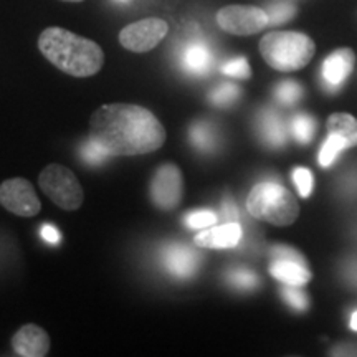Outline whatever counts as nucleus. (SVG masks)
Returning <instances> with one entry per match:
<instances>
[{
	"label": "nucleus",
	"mask_w": 357,
	"mask_h": 357,
	"mask_svg": "<svg viewBox=\"0 0 357 357\" xmlns=\"http://www.w3.org/2000/svg\"><path fill=\"white\" fill-rule=\"evenodd\" d=\"M185 223L187 227L190 229L200 230V229H207V227H212L217 223V215L212 211H199V212H192L185 217Z\"/></svg>",
	"instance_id": "nucleus-25"
},
{
	"label": "nucleus",
	"mask_w": 357,
	"mask_h": 357,
	"mask_svg": "<svg viewBox=\"0 0 357 357\" xmlns=\"http://www.w3.org/2000/svg\"><path fill=\"white\" fill-rule=\"evenodd\" d=\"M351 329L352 331H357V311L352 314V318H351Z\"/></svg>",
	"instance_id": "nucleus-32"
},
{
	"label": "nucleus",
	"mask_w": 357,
	"mask_h": 357,
	"mask_svg": "<svg viewBox=\"0 0 357 357\" xmlns=\"http://www.w3.org/2000/svg\"><path fill=\"white\" fill-rule=\"evenodd\" d=\"M182 63L189 71L195 75H205L211 70L212 55L211 50L202 43H194L185 48L184 56H182Z\"/></svg>",
	"instance_id": "nucleus-17"
},
{
	"label": "nucleus",
	"mask_w": 357,
	"mask_h": 357,
	"mask_svg": "<svg viewBox=\"0 0 357 357\" xmlns=\"http://www.w3.org/2000/svg\"><path fill=\"white\" fill-rule=\"evenodd\" d=\"M268 13V20H270V25H281L287 24L296 15V7L293 3H287V2H280L271 6L266 10Z\"/></svg>",
	"instance_id": "nucleus-22"
},
{
	"label": "nucleus",
	"mask_w": 357,
	"mask_h": 357,
	"mask_svg": "<svg viewBox=\"0 0 357 357\" xmlns=\"http://www.w3.org/2000/svg\"><path fill=\"white\" fill-rule=\"evenodd\" d=\"M293 182L301 197H310L312 190V174L306 167H296L293 171Z\"/></svg>",
	"instance_id": "nucleus-26"
},
{
	"label": "nucleus",
	"mask_w": 357,
	"mask_h": 357,
	"mask_svg": "<svg viewBox=\"0 0 357 357\" xmlns=\"http://www.w3.org/2000/svg\"><path fill=\"white\" fill-rule=\"evenodd\" d=\"M258 131H260L261 139L271 147H281L288 141V131L283 119L271 109L263 111L260 114V118H258Z\"/></svg>",
	"instance_id": "nucleus-16"
},
{
	"label": "nucleus",
	"mask_w": 357,
	"mask_h": 357,
	"mask_svg": "<svg viewBox=\"0 0 357 357\" xmlns=\"http://www.w3.org/2000/svg\"><path fill=\"white\" fill-rule=\"evenodd\" d=\"M89 139L100 144L111 158H129L160 149L167 132L158 116L144 106L109 102L91 114Z\"/></svg>",
	"instance_id": "nucleus-1"
},
{
	"label": "nucleus",
	"mask_w": 357,
	"mask_h": 357,
	"mask_svg": "<svg viewBox=\"0 0 357 357\" xmlns=\"http://www.w3.org/2000/svg\"><path fill=\"white\" fill-rule=\"evenodd\" d=\"M82 155L88 164H91V166H100V164L106 162V159L111 158V155L106 153L100 144H96V142L91 139H88V142H84L83 144Z\"/></svg>",
	"instance_id": "nucleus-24"
},
{
	"label": "nucleus",
	"mask_w": 357,
	"mask_h": 357,
	"mask_svg": "<svg viewBox=\"0 0 357 357\" xmlns=\"http://www.w3.org/2000/svg\"><path fill=\"white\" fill-rule=\"evenodd\" d=\"M63 2H73V3H77V2H83V0H63Z\"/></svg>",
	"instance_id": "nucleus-33"
},
{
	"label": "nucleus",
	"mask_w": 357,
	"mask_h": 357,
	"mask_svg": "<svg viewBox=\"0 0 357 357\" xmlns=\"http://www.w3.org/2000/svg\"><path fill=\"white\" fill-rule=\"evenodd\" d=\"M169 24L158 17H149L132 22L119 32V43L132 53H146L154 50L167 37Z\"/></svg>",
	"instance_id": "nucleus-8"
},
{
	"label": "nucleus",
	"mask_w": 357,
	"mask_h": 357,
	"mask_svg": "<svg viewBox=\"0 0 357 357\" xmlns=\"http://www.w3.org/2000/svg\"><path fill=\"white\" fill-rule=\"evenodd\" d=\"M184 178L176 164H162L151 181V200L160 211H174L182 200Z\"/></svg>",
	"instance_id": "nucleus-10"
},
{
	"label": "nucleus",
	"mask_w": 357,
	"mask_h": 357,
	"mask_svg": "<svg viewBox=\"0 0 357 357\" xmlns=\"http://www.w3.org/2000/svg\"><path fill=\"white\" fill-rule=\"evenodd\" d=\"M0 205L13 215L24 218L38 215L42 211L35 187L24 177L7 178L0 184Z\"/></svg>",
	"instance_id": "nucleus-9"
},
{
	"label": "nucleus",
	"mask_w": 357,
	"mask_h": 357,
	"mask_svg": "<svg viewBox=\"0 0 357 357\" xmlns=\"http://www.w3.org/2000/svg\"><path fill=\"white\" fill-rule=\"evenodd\" d=\"M12 349L22 357H45L50 352V336L37 324H24L12 336Z\"/></svg>",
	"instance_id": "nucleus-11"
},
{
	"label": "nucleus",
	"mask_w": 357,
	"mask_h": 357,
	"mask_svg": "<svg viewBox=\"0 0 357 357\" xmlns=\"http://www.w3.org/2000/svg\"><path fill=\"white\" fill-rule=\"evenodd\" d=\"M300 288L301 287H289V284H287V288L283 289V296L288 305L294 307V310L305 311L310 303H307L306 293H303V289Z\"/></svg>",
	"instance_id": "nucleus-27"
},
{
	"label": "nucleus",
	"mask_w": 357,
	"mask_h": 357,
	"mask_svg": "<svg viewBox=\"0 0 357 357\" xmlns=\"http://www.w3.org/2000/svg\"><path fill=\"white\" fill-rule=\"evenodd\" d=\"M38 185L61 211L73 212L83 205L84 190L75 172L61 164H48L40 172Z\"/></svg>",
	"instance_id": "nucleus-5"
},
{
	"label": "nucleus",
	"mask_w": 357,
	"mask_h": 357,
	"mask_svg": "<svg viewBox=\"0 0 357 357\" xmlns=\"http://www.w3.org/2000/svg\"><path fill=\"white\" fill-rule=\"evenodd\" d=\"M356 55L351 48H339L324 60L321 77L329 91H337L354 70Z\"/></svg>",
	"instance_id": "nucleus-12"
},
{
	"label": "nucleus",
	"mask_w": 357,
	"mask_h": 357,
	"mask_svg": "<svg viewBox=\"0 0 357 357\" xmlns=\"http://www.w3.org/2000/svg\"><path fill=\"white\" fill-rule=\"evenodd\" d=\"M190 141L199 151L207 153V151H212L213 147H215L217 136H215V131H213V128L211 126V124L195 123V124H192V128H190Z\"/></svg>",
	"instance_id": "nucleus-18"
},
{
	"label": "nucleus",
	"mask_w": 357,
	"mask_h": 357,
	"mask_svg": "<svg viewBox=\"0 0 357 357\" xmlns=\"http://www.w3.org/2000/svg\"><path fill=\"white\" fill-rule=\"evenodd\" d=\"M164 261H166L167 270L177 278H190L197 271L200 255L194 248L187 245L174 243L166 248L164 253Z\"/></svg>",
	"instance_id": "nucleus-14"
},
{
	"label": "nucleus",
	"mask_w": 357,
	"mask_h": 357,
	"mask_svg": "<svg viewBox=\"0 0 357 357\" xmlns=\"http://www.w3.org/2000/svg\"><path fill=\"white\" fill-rule=\"evenodd\" d=\"M230 283L235 288L240 289H252L258 287V276L247 270H235L230 273Z\"/></svg>",
	"instance_id": "nucleus-28"
},
{
	"label": "nucleus",
	"mask_w": 357,
	"mask_h": 357,
	"mask_svg": "<svg viewBox=\"0 0 357 357\" xmlns=\"http://www.w3.org/2000/svg\"><path fill=\"white\" fill-rule=\"evenodd\" d=\"M357 147V119L347 113H334L328 119V137L319 151L321 167L333 166L342 151Z\"/></svg>",
	"instance_id": "nucleus-6"
},
{
	"label": "nucleus",
	"mask_w": 357,
	"mask_h": 357,
	"mask_svg": "<svg viewBox=\"0 0 357 357\" xmlns=\"http://www.w3.org/2000/svg\"><path fill=\"white\" fill-rule=\"evenodd\" d=\"M303 96V88L300 83L296 82H283L280 83L275 89V98L278 100V102L284 106H291L296 105L298 101L301 100Z\"/></svg>",
	"instance_id": "nucleus-20"
},
{
	"label": "nucleus",
	"mask_w": 357,
	"mask_h": 357,
	"mask_svg": "<svg viewBox=\"0 0 357 357\" xmlns=\"http://www.w3.org/2000/svg\"><path fill=\"white\" fill-rule=\"evenodd\" d=\"M240 96V88L236 84L231 83H223L211 93V101L215 106H230L238 100Z\"/></svg>",
	"instance_id": "nucleus-21"
},
{
	"label": "nucleus",
	"mask_w": 357,
	"mask_h": 357,
	"mask_svg": "<svg viewBox=\"0 0 357 357\" xmlns=\"http://www.w3.org/2000/svg\"><path fill=\"white\" fill-rule=\"evenodd\" d=\"M242 240V227L235 220L218 227H207L194 236V243L200 248H234Z\"/></svg>",
	"instance_id": "nucleus-13"
},
{
	"label": "nucleus",
	"mask_w": 357,
	"mask_h": 357,
	"mask_svg": "<svg viewBox=\"0 0 357 357\" xmlns=\"http://www.w3.org/2000/svg\"><path fill=\"white\" fill-rule=\"evenodd\" d=\"M38 50L61 73L75 78L93 77L105 65L100 45L61 26H48L40 33Z\"/></svg>",
	"instance_id": "nucleus-2"
},
{
	"label": "nucleus",
	"mask_w": 357,
	"mask_h": 357,
	"mask_svg": "<svg viewBox=\"0 0 357 357\" xmlns=\"http://www.w3.org/2000/svg\"><path fill=\"white\" fill-rule=\"evenodd\" d=\"M270 273L275 280L289 287H305L312 278L307 265L296 260H288V258H273Z\"/></svg>",
	"instance_id": "nucleus-15"
},
{
	"label": "nucleus",
	"mask_w": 357,
	"mask_h": 357,
	"mask_svg": "<svg viewBox=\"0 0 357 357\" xmlns=\"http://www.w3.org/2000/svg\"><path fill=\"white\" fill-rule=\"evenodd\" d=\"M217 24L223 32L238 37L255 35L270 25L266 10L255 6H227L217 12Z\"/></svg>",
	"instance_id": "nucleus-7"
},
{
	"label": "nucleus",
	"mask_w": 357,
	"mask_h": 357,
	"mask_svg": "<svg viewBox=\"0 0 357 357\" xmlns=\"http://www.w3.org/2000/svg\"><path fill=\"white\" fill-rule=\"evenodd\" d=\"M247 211L258 220L275 227H288L300 217V204L287 187L265 181L257 184L248 194Z\"/></svg>",
	"instance_id": "nucleus-3"
},
{
	"label": "nucleus",
	"mask_w": 357,
	"mask_h": 357,
	"mask_svg": "<svg viewBox=\"0 0 357 357\" xmlns=\"http://www.w3.org/2000/svg\"><path fill=\"white\" fill-rule=\"evenodd\" d=\"M271 258H288V260H296L306 265L305 257H303L301 253H298L294 248L289 247H275L271 250Z\"/></svg>",
	"instance_id": "nucleus-29"
},
{
	"label": "nucleus",
	"mask_w": 357,
	"mask_h": 357,
	"mask_svg": "<svg viewBox=\"0 0 357 357\" xmlns=\"http://www.w3.org/2000/svg\"><path fill=\"white\" fill-rule=\"evenodd\" d=\"M42 236H43V240H47V242L52 243V245L60 243V240H61L60 231H58L53 225H43L42 227Z\"/></svg>",
	"instance_id": "nucleus-30"
},
{
	"label": "nucleus",
	"mask_w": 357,
	"mask_h": 357,
	"mask_svg": "<svg viewBox=\"0 0 357 357\" xmlns=\"http://www.w3.org/2000/svg\"><path fill=\"white\" fill-rule=\"evenodd\" d=\"M314 42L301 32H270L260 40L263 60L283 73L305 68L314 56Z\"/></svg>",
	"instance_id": "nucleus-4"
},
{
	"label": "nucleus",
	"mask_w": 357,
	"mask_h": 357,
	"mask_svg": "<svg viewBox=\"0 0 357 357\" xmlns=\"http://www.w3.org/2000/svg\"><path fill=\"white\" fill-rule=\"evenodd\" d=\"M222 73L227 77H234L240 79H248L252 77V68H250L248 61L243 56L231 58L227 63L222 65Z\"/></svg>",
	"instance_id": "nucleus-23"
},
{
	"label": "nucleus",
	"mask_w": 357,
	"mask_h": 357,
	"mask_svg": "<svg viewBox=\"0 0 357 357\" xmlns=\"http://www.w3.org/2000/svg\"><path fill=\"white\" fill-rule=\"evenodd\" d=\"M223 215H225L227 218H230V220H235V218L238 217V212H236L235 204H231L227 200V202L223 204Z\"/></svg>",
	"instance_id": "nucleus-31"
},
{
	"label": "nucleus",
	"mask_w": 357,
	"mask_h": 357,
	"mask_svg": "<svg viewBox=\"0 0 357 357\" xmlns=\"http://www.w3.org/2000/svg\"><path fill=\"white\" fill-rule=\"evenodd\" d=\"M291 132L300 144H310L316 132V121L310 114L300 113L293 116L291 119Z\"/></svg>",
	"instance_id": "nucleus-19"
}]
</instances>
